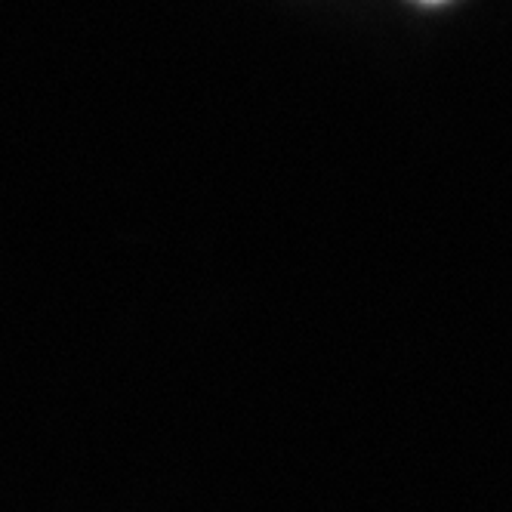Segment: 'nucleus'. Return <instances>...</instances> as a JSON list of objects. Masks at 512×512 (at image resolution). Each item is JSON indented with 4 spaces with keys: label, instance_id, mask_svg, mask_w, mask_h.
<instances>
[{
    "label": "nucleus",
    "instance_id": "nucleus-1",
    "mask_svg": "<svg viewBox=\"0 0 512 512\" xmlns=\"http://www.w3.org/2000/svg\"><path fill=\"white\" fill-rule=\"evenodd\" d=\"M420 4H448V0H420Z\"/></svg>",
    "mask_w": 512,
    "mask_h": 512
}]
</instances>
